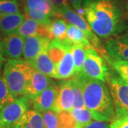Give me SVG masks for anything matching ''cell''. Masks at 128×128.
I'll return each instance as SVG.
<instances>
[{"label":"cell","instance_id":"obj_16","mask_svg":"<svg viewBox=\"0 0 128 128\" xmlns=\"http://www.w3.org/2000/svg\"><path fill=\"white\" fill-rule=\"evenodd\" d=\"M28 64L35 70L44 73L47 76L58 79L56 67L49 58L47 50L43 51L35 59L29 62Z\"/></svg>","mask_w":128,"mask_h":128},{"label":"cell","instance_id":"obj_9","mask_svg":"<svg viewBox=\"0 0 128 128\" xmlns=\"http://www.w3.org/2000/svg\"><path fill=\"white\" fill-rule=\"evenodd\" d=\"M24 38L16 33L4 35L2 40V52L5 60L21 59Z\"/></svg>","mask_w":128,"mask_h":128},{"label":"cell","instance_id":"obj_3","mask_svg":"<svg viewBox=\"0 0 128 128\" xmlns=\"http://www.w3.org/2000/svg\"><path fill=\"white\" fill-rule=\"evenodd\" d=\"M33 67L22 59L7 60L3 67V76L12 96H26L31 81Z\"/></svg>","mask_w":128,"mask_h":128},{"label":"cell","instance_id":"obj_14","mask_svg":"<svg viewBox=\"0 0 128 128\" xmlns=\"http://www.w3.org/2000/svg\"><path fill=\"white\" fill-rule=\"evenodd\" d=\"M48 26L49 25L40 23L32 18H26L15 33L24 38L30 36H40L50 38Z\"/></svg>","mask_w":128,"mask_h":128},{"label":"cell","instance_id":"obj_11","mask_svg":"<svg viewBox=\"0 0 128 128\" xmlns=\"http://www.w3.org/2000/svg\"><path fill=\"white\" fill-rule=\"evenodd\" d=\"M58 88V95L53 110L57 112H70L73 109L74 100L72 80L60 82Z\"/></svg>","mask_w":128,"mask_h":128},{"label":"cell","instance_id":"obj_33","mask_svg":"<svg viewBox=\"0 0 128 128\" xmlns=\"http://www.w3.org/2000/svg\"><path fill=\"white\" fill-rule=\"evenodd\" d=\"M69 4L73 7L74 10L81 16H84V10L82 8L83 0H68Z\"/></svg>","mask_w":128,"mask_h":128},{"label":"cell","instance_id":"obj_1","mask_svg":"<svg viewBox=\"0 0 128 128\" xmlns=\"http://www.w3.org/2000/svg\"><path fill=\"white\" fill-rule=\"evenodd\" d=\"M84 16L97 36L110 38L124 28L123 13L113 0H85Z\"/></svg>","mask_w":128,"mask_h":128},{"label":"cell","instance_id":"obj_12","mask_svg":"<svg viewBox=\"0 0 128 128\" xmlns=\"http://www.w3.org/2000/svg\"><path fill=\"white\" fill-rule=\"evenodd\" d=\"M58 86L55 82L51 84L40 95L31 100L34 110L40 112L53 110L58 95Z\"/></svg>","mask_w":128,"mask_h":128},{"label":"cell","instance_id":"obj_31","mask_svg":"<svg viewBox=\"0 0 128 128\" xmlns=\"http://www.w3.org/2000/svg\"><path fill=\"white\" fill-rule=\"evenodd\" d=\"M110 128H128V112L115 114L110 122Z\"/></svg>","mask_w":128,"mask_h":128},{"label":"cell","instance_id":"obj_5","mask_svg":"<svg viewBox=\"0 0 128 128\" xmlns=\"http://www.w3.org/2000/svg\"><path fill=\"white\" fill-rule=\"evenodd\" d=\"M115 114L128 112V82L118 73H110L107 80Z\"/></svg>","mask_w":128,"mask_h":128},{"label":"cell","instance_id":"obj_34","mask_svg":"<svg viewBox=\"0 0 128 128\" xmlns=\"http://www.w3.org/2000/svg\"><path fill=\"white\" fill-rule=\"evenodd\" d=\"M54 5L56 11L63 9L65 7L69 6V3L68 0H50Z\"/></svg>","mask_w":128,"mask_h":128},{"label":"cell","instance_id":"obj_22","mask_svg":"<svg viewBox=\"0 0 128 128\" xmlns=\"http://www.w3.org/2000/svg\"><path fill=\"white\" fill-rule=\"evenodd\" d=\"M67 25L68 23L63 18H56L51 20L48 26L50 39L66 40L67 39Z\"/></svg>","mask_w":128,"mask_h":128},{"label":"cell","instance_id":"obj_28","mask_svg":"<svg viewBox=\"0 0 128 128\" xmlns=\"http://www.w3.org/2000/svg\"><path fill=\"white\" fill-rule=\"evenodd\" d=\"M21 13L17 0H0V14Z\"/></svg>","mask_w":128,"mask_h":128},{"label":"cell","instance_id":"obj_18","mask_svg":"<svg viewBox=\"0 0 128 128\" xmlns=\"http://www.w3.org/2000/svg\"><path fill=\"white\" fill-rule=\"evenodd\" d=\"M12 128H44L42 114L36 110H28Z\"/></svg>","mask_w":128,"mask_h":128},{"label":"cell","instance_id":"obj_27","mask_svg":"<svg viewBox=\"0 0 128 128\" xmlns=\"http://www.w3.org/2000/svg\"><path fill=\"white\" fill-rule=\"evenodd\" d=\"M72 80L73 82V96H74V100H73V109H82L85 108V103L83 100V96L81 88L78 82V80L74 76Z\"/></svg>","mask_w":128,"mask_h":128},{"label":"cell","instance_id":"obj_25","mask_svg":"<svg viewBox=\"0 0 128 128\" xmlns=\"http://www.w3.org/2000/svg\"><path fill=\"white\" fill-rule=\"evenodd\" d=\"M70 52L73 55L75 65V75L81 72L82 66L86 59V48L77 44H72L70 46Z\"/></svg>","mask_w":128,"mask_h":128},{"label":"cell","instance_id":"obj_10","mask_svg":"<svg viewBox=\"0 0 128 128\" xmlns=\"http://www.w3.org/2000/svg\"><path fill=\"white\" fill-rule=\"evenodd\" d=\"M50 39L40 36L24 38L22 57L26 62H31L44 50H48Z\"/></svg>","mask_w":128,"mask_h":128},{"label":"cell","instance_id":"obj_26","mask_svg":"<svg viewBox=\"0 0 128 128\" xmlns=\"http://www.w3.org/2000/svg\"><path fill=\"white\" fill-rule=\"evenodd\" d=\"M4 62L0 63V109L8 103L12 102L15 99L10 93L7 85L3 76V67Z\"/></svg>","mask_w":128,"mask_h":128},{"label":"cell","instance_id":"obj_19","mask_svg":"<svg viewBox=\"0 0 128 128\" xmlns=\"http://www.w3.org/2000/svg\"><path fill=\"white\" fill-rule=\"evenodd\" d=\"M72 44L68 40H57L51 39L49 42L47 53L50 60L55 64L56 67L58 64L60 60L63 58L66 52L70 48Z\"/></svg>","mask_w":128,"mask_h":128},{"label":"cell","instance_id":"obj_6","mask_svg":"<svg viewBox=\"0 0 128 128\" xmlns=\"http://www.w3.org/2000/svg\"><path fill=\"white\" fill-rule=\"evenodd\" d=\"M31 100L26 96L15 98L0 109V128H11L23 114L30 110Z\"/></svg>","mask_w":128,"mask_h":128},{"label":"cell","instance_id":"obj_15","mask_svg":"<svg viewBox=\"0 0 128 128\" xmlns=\"http://www.w3.org/2000/svg\"><path fill=\"white\" fill-rule=\"evenodd\" d=\"M105 50L111 58L128 62V43L122 37L108 39L105 44Z\"/></svg>","mask_w":128,"mask_h":128},{"label":"cell","instance_id":"obj_35","mask_svg":"<svg viewBox=\"0 0 128 128\" xmlns=\"http://www.w3.org/2000/svg\"><path fill=\"white\" fill-rule=\"evenodd\" d=\"M2 37L1 32H0V63L4 62L5 60L3 56H2Z\"/></svg>","mask_w":128,"mask_h":128},{"label":"cell","instance_id":"obj_17","mask_svg":"<svg viewBox=\"0 0 128 128\" xmlns=\"http://www.w3.org/2000/svg\"><path fill=\"white\" fill-rule=\"evenodd\" d=\"M26 16L22 13L0 14V32L4 36L14 33L23 23Z\"/></svg>","mask_w":128,"mask_h":128},{"label":"cell","instance_id":"obj_23","mask_svg":"<svg viewBox=\"0 0 128 128\" xmlns=\"http://www.w3.org/2000/svg\"><path fill=\"white\" fill-rule=\"evenodd\" d=\"M100 54L103 56L105 61L114 69L120 76L128 82V62L119 59L111 58L108 55L105 50L100 51Z\"/></svg>","mask_w":128,"mask_h":128},{"label":"cell","instance_id":"obj_4","mask_svg":"<svg viewBox=\"0 0 128 128\" xmlns=\"http://www.w3.org/2000/svg\"><path fill=\"white\" fill-rule=\"evenodd\" d=\"M90 78L106 82L111 73L108 64L94 47L86 48V59L81 72Z\"/></svg>","mask_w":128,"mask_h":128},{"label":"cell","instance_id":"obj_7","mask_svg":"<svg viewBox=\"0 0 128 128\" xmlns=\"http://www.w3.org/2000/svg\"><path fill=\"white\" fill-rule=\"evenodd\" d=\"M25 16L40 23L49 25L56 9L50 0H26Z\"/></svg>","mask_w":128,"mask_h":128},{"label":"cell","instance_id":"obj_29","mask_svg":"<svg viewBox=\"0 0 128 128\" xmlns=\"http://www.w3.org/2000/svg\"><path fill=\"white\" fill-rule=\"evenodd\" d=\"M44 128H58V112L49 110L41 112Z\"/></svg>","mask_w":128,"mask_h":128},{"label":"cell","instance_id":"obj_2","mask_svg":"<svg viewBox=\"0 0 128 128\" xmlns=\"http://www.w3.org/2000/svg\"><path fill=\"white\" fill-rule=\"evenodd\" d=\"M81 88L86 108L93 120L111 122L115 116L110 90L105 82L90 78L82 73L74 75Z\"/></svg>","mask_w":128,"mask_h":128},{"label":"cell","instance_id":"obj_13","mask_svg":"<svg viewBox=\"0 0 128 128\" xmlns=\"http://www.w3.org/2000/svg\"><path fill=\"white\" fill-rule=\"evenodd\" d=\"M54 82V81H53L50 77L33 68L31 81L28 87L26 96L32 100L34 98L40 95Z\"/></svg>","mask_w":128,"mask_h":128},{"label":"cell","instance_id":"obj_8","mask_svg":"<svg viewBox=\"0 0 128 128\" xmlns=\"http://www.w3.org/2000/svg\"><path fill=\"white\" fill-rule=\"evenodd\" d=\"M56 16L63 17L70 24H72L79 28H80L87 35L89 41H90L93 47H100V40L96 35V34L92 32L86 18L78 14L74 9H71L70 6L56 11L54 16Z\"/></svg>","mask_w":128,"mask_h":128},{"label":"cell","instance_id":"obj_36","mask_svg":"<svg viewBox=\"0 0 128 128\" xmlns=\"http://www.w3.org/2000/svg\"><path fill=\"white\" fill-rule=\"evenodd\" d=\"M122 38H123L124 40L125 41H127L128 43V31H127V32H126V34H124V35H123L122 36H121Z\"/></svg>","mask_w":128,"mask_h":128},{"label":"cell","instance_id":"obj_20","mask_svg":"<svg viewBox=\"0 0 128 128\" xmlns=\"http://www.w3.org/2000/svg\"><path fill=\"white\" fill-rule=\"evenodd\" d=\"M56 70L58 80H66L75 75V65L70 48L66 52L63 58L56 66Z\"/></svg>","mask_w":128,"mask_h":128},{"label":"cell","instance_id":"obj_32","mask_svg":"<svg viewBox=\"0 0 128 128\" xmlns=\"http://www.w3.org/2000/svg\"><path fill=\"white\" fill-rule=\"evenodd\" d=\"M84 128H110V123L109 122L92 120L87 124Z\"/></svg>","mask_w":128,"mask_h":128},{"label":"cell","instance_id":"obj_21","mask_svg":"<svg viewBox=\"0 0 128 128\" xmlns=\"http://www.w3.org/2000/svg\"><path fill=\"white\" fill-rule=\"evenodd\" d=\"M67 39L72 44L80 45L86 48L93 47L87 35L80 28L72 24L68 23L67 25Z\"/></svg>","mask_w":128,"mask_h":128},{"label":"cell","instance_id":"obj_30","mask_svg":"<svg viewBox=\"0 0 128 128\" xmlns=\"http://www.w3.org/2000/svg\"><path fill=\"white\" fill-rule=\"evenodd\" d=\"M58 128H75V122L70 112H58Z\"/></svg>","mask_w":128,"mask_h":128},{"label":"cell","instance_id":"obj_37","mask_svg":"<svg viewBox=\"0 0 128 128\" xmlns=\"http://www.w3.org/2000/svg\"><path fill=\"white\" fill-rule=\"evenodd\" d=\"M126 8H127V10H128V4H127V6H126Z\"/></svg>","mask_w":128,"mask_h":128},{"label":"cell","instance_id":"obj_24","mask_svg":"<svg viewBox=\"0 0 128 128\" xmlns=\"http://www.w3.org/2000/svg\"><path fill=\"white\" fill-rule=\"evenodd\" d=\"M70 113L74 120L75 128H84L93 120L91 112L86 108L82 109L73 108Z\"/></svg>","mask_w":128,"mask_h":128}]
</instances>
